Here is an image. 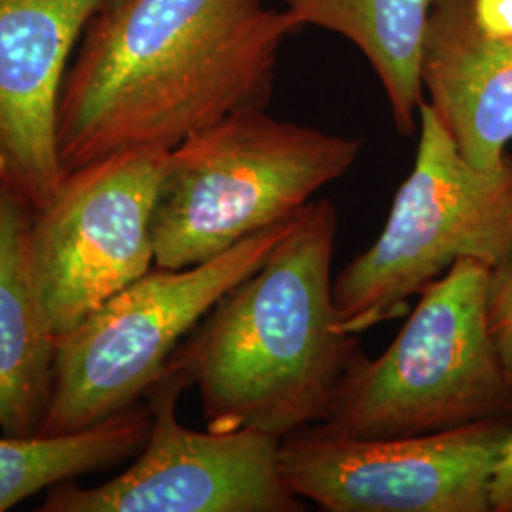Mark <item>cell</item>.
Wrapping results in <instances>:
<instances>
[{
	"mask_svg": "<svg viewBox=\"0 0 512 512\" xmlns=\"http://www.w3.org/2000/svg\"><path fill=\"white\" fill-rule=\"evenodd\" d=\"M492 512H512V440L495 469Z\"/></svg>",
	"mask_w": 512,
	"mask_h": 512,
	"instance_id": "cell-17",
	"label": "cell"
},
{
	"mask_svg": "<svg viewBox=\"0 0 512 512\" xmlns=\"http://www.w3.org/2000/svg\"><path fill=\"white\" fill-rule=\"evenodd\" d=\"M421 84L459 152L480 169H497L512 143V38L476 25L471 0H442L429 19Z\"/></svg>",
	"mask_w": 512,
	"mask_h": 512,
	"instance_id": "cell-11",
	"label": "cell"
},
{
	"mask_svg": "<svg viewBox=\"0 0 512 512\" xmlns=\"http://www.w3.org/2000/svg\"><path fill=\"white\" fill-rule=\"evenodd\" d=\"M488 310L495 344L512 378V256L494 270Z\"/></svg>",
	"mask_w": 512,
	"mask_h": 512,
	"instance_id": "cell-15",
	"label": "cell"
},
{
	"mask_svg": "<svg viewBox=\"0 0 512 512\" xmlns=\"http://www.w3.org/2000/svg\"><path fill=\"white\" fill-rule=\"evenodd\" d=\"M296 33L266 0H103L59 97L65 171L110 154L171 150L243 109H266Z\"/></svg>",
	"mask_w": 512,
	"mask_h": 512,
	"instance_id": "cell-1",
	"label": "cell"
},
{
	"mask_svg": "<svg viewBox=\"0 0 512 512\" xmlns=\"http://www.w3.org/2000/svg\"><path fill=\"white\" fill-rule=\"evenodd\" d=\"M167 152L126 150L69 171L35 215L27 266L57 338L156 266L152 213Z\"/></svg>",
	"mask_w": 512,
	"mask_h": 512,
	"instance_id": "cell-7",
	"label": "cell"
},
{
	"mask_svg": "<svg viewBox=\"0 0 512 512\" xmlns=\"http://www.w3.org/2000/svg\"><path fill=\"white\" fill-rule=\"evenodd\" d=\"M512 256V154L480 169L423 101L418 150L378 239L332 281L338 329L361 332L399 319L458 260L501 268Z\"/></svg>",
	"mask_w": 512,
	"mask_h": 512,
	"instance_id": "cell-5",
	"label": "cell"
},
{
	"mask_svg": "<svg viewBox=\"0 0 512 512\" xmlns=\"http://www.w3.org/2000/svg\"><path fill=\"white\" fill-rule=\"evenodd\" d=\"M492 275L488 264L463 258L433 281L391 346L349 368L319 425L366 440L512 421V378L490 327Z\"/></svg>",
	"mask_w": 512,
	"mask_h": 512,
	"instance_id": "cell-4",
	"label": "cell"
},
{
	"mask_svg": "<svg viewBox=\"0 0 512 512\" xmlns=\"http://www.w3.org/2000/svg\"><path fill=\"white\" fill-rule=\"evenodd\" d=\"M291 220L241 239L202 264L181 270L154 266L59 336L52 395L38 435L84 431L145 399L173 351L224 294L266 260Z\"/></svg>",
	"mask_w": 512,
	"mask_h": 512,
	"instance_id": "cell-6",
	"label": "cell"
},
{
	"mask_svg": "<svg viewBox=\"0 0 512 512\" xmlns=\"http://www.w3.org/2000/svg\"><path fill=\"white\" fill-rule=\"evenodd\" d=\"M359 139L243 109L167 152L152 213L156 266L181 270L294 219L359 160Z\"/></svg>",
	"mask_w": 512,
	"mask_h": 512,
	"instance_id": "cell-3",
	"label": "cell"
},
{
	"mask_svg": "<svg viewBox=\"0 0 512 512\" xmlns=\"http://www.w3.org/2000/svg\"><path fill=\"white\" fill-rule=\"evenodd\" d=\"M35 213L0 188V435L35 437L54 382L57 336L27 266Z\"/></svg>",
	"mask_w": 512,
	"mask_h": 512,
	"instance_id": "cell-12",
	"label": "cell"
},
{
	"mask_svg": "<svg viewBox=\"0 0 512 512\" xmlns=\"http://www.w3.org/2000/svg\"><path fill=\"white\" fill-rule=\"evenodd\" d=\"M103 0H0V188L35 215L59 194V97Z\"/></svg>",
	"mask_w": 512,
	"mask_h": 512,
	"instance_id": "cell-10",
	"label": "cell"
},
{
	"mask_svg": "<svg viewBox=\"0 0 512 512\" xmlns=\"http://www.w3.org/2000/svg\"><path fill=\"white\" fill-rule=\"evenodd\" d=\"M190 387L165 365L148 387L152 412L147 442L126 471L82 488L55 484L40 512H300L304 501L281 473V439L255 429L194 431L177 420Z\"/></svg>",
	"mask_w": 512,
	"mask_h": 512,
	"instance_id": "cell-8",
	"label": "cell"
},
{
	"mask_svg": "<svg viewBox=\"0 0 512 512\" xmlns=\"http://www.w3.org/2000/svg\"><path fill=\"white\" fill-rule=\"evenodd\" d=\"M147 401L78 433L57 437L0 435V512L55 484L109 471L135 459L150 433Z\"/></svg>",
	"mask_w": 512,
	"mask_h": 512,
	"instance_id": "cell-14",
	"label": "cell"
},
{
	"mask_svg": "<svg viewBox=\"0 0 512 512\" xmlns=\"http://www.w3.org/2000/svg\"><path fill=\"white\" fill-rule=\"evenodd\" d=\"M512 421L401 439H344L311 425L281 439V473L327 512H492Z\"/></svg>",
	"mask_w": 512,
	"mask_h": 512,
	"instance_id": "cell-9",
	"label": "cell"
},
{
	"mask_svg": "<svg viewBox=\"0 0 512 512\" xmlns=\"http://www.w3.org/2000/svg\"><path fill=\"white\" fill-rule=\"evenodd\" d=\"M476 25L492 38H512V0H471Z\"/></svg>",
	"mask_w": 512,
	"mask_h": 512,
	"instance_id": "cell-16",
	"label": "cell"
},
{
	"mask_svg": "<svg viewBox=\"0 0 512 512\" xmlns=\"http://www.w3.org/2000/svg\"><path fill=\"white\" fill-rule=\"evenodd\" d=\"M338 213L311 200L272 253L224 294L169 357L202 399L211 431L283 439L329 420L359 338L338 329L332 256Z\"/></svg>",
	"mask_w": 512,
	"mask_h": 512,
	"instance_id": "cell-2",
	"label": "cell"
},
{
	"mask_svg": "<svg viewBox=\"0 0 512 512\" xmlns=\"http://www.w3.org/2000/svg\"><path fill=\"white\" fill-rule=\"evenodd\" d=\"M442 0H283L296 33L319 27L349 40L378 76L393 124L410 137L420 128L421 54L427 25Z\"/></svg>",
	"mask_w": 512,
	"mask_h": 512,
	"instance_id": "cell-13",
	"label": "cell"
}]
</instances>
